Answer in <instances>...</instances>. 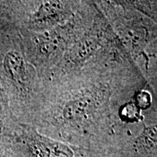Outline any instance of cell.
<instances>
[{"label": "cell", "instance_id": "1", "mask_svg": "<svg viewBox=\"0 0 157 157\" xmlns=\"http://www.w3.org/2000/svg\"><path fill=\"white\" fill-rule=\"evenodd\" d=\"M13 143L25 157H74V151L67 144L41 135L27 126H23L13 136Z\"/></svg>", "mask_w": 157, "mask_h": 157}, {"label": "cell", "instance_id": "2", "mask_svg": "<svg viewBox=\"0 0 157 157\" xmlns=\"http://www.w3.org/2000/svg\"><path fill=\"white\" fill-rule=\"evenodd\" d=\"M98 102L92 93H84L69 100L64 104L61 117L65 122L71 124H79L90 118L96 111Z\"/></svg>", "mask_w": 157, "mask_h": 157}, {"label": "cell", "instance_id": "3", "mask_svg": "<svg viewBox=\"0 0 157 157\" xmlns=\"http://www.w3.org/2000/svg\"><path fill=\"white\" fill-rule=\"evenodd\" d=\"M68 4L62 1L42 2L31 15L30 22L37 27L58 23L67 15Z\"/></svg>", "mask_w": 157, "mask_h": 157}, {"label": "cell", "instance_id": "4", "mask_svg": "<svg viewBox=\"0 0 157 157\" xmlns=\"http://www.w3.org/2000/svg\"><path fill=\"white\" fill-rule=\"evenodd\" d=\"M4 71L12 82L19 87H25L29 82L28 68L24 57L19 52L9 51L3 59Z\"/></svg>", "mask_w": 157, "mask_h": 157}, {"label": "cell", "instance_id": "5", "mask_svg": "<svg viewBox=\"0 0 157 157\" xmlns=\"http://www.w3.org/2000/svg\"><path fill=\"white\" fill-rule=\"evenodd\" d=\"M98 44L95 37L87 36L78 40L73 46L70 52L72 62L82 63L89 58L98 48Z\"/></svg>", "mask_w": 157, "mask_h": 157}, {"label": "cell", "instance_id": "6", "mask_svg": "<svg viewBox=\"0 0 157 157\" xmlns=\"http://www.w3.org/2000/svg\"><path fill=\"white\" fill-rule=\"evenodd\" d=\"M135 148L139 151H148L156 154V127L155 125L145 127L134 143Z\"/></svg>", "mask_w": 157, "mask_h": 157}, {"label": "cell", "instance_id": "7", "mask_svg": "<svg viewBox=\"0 0 157 157\" xmlns=\"http://www.w3.org/2000/svg\"><path fill=\"white\" fill-rule=\"evenodd\" d=\"M38 54L49 56L55 52L59 44V37L55 33L36 35L34 36Z\"/></svg>", "mask_w": 157, "mask_h": 157}, {"label": "cell", "instance_id": "8", "mask_svg": "<svg viewBox=\"0 0 157 157\" xmlns=\"http://www.w3.org/2000/svg\"><path fill=\"white\" fill-rule=\"evenodd\" d=\"M137 107L140 109H146L150 105L151 98L150 94L147 92L143 91L137 94L136 98Z\"/></svg>", "mask_w": 157, "mask_h": 157}, {"label": "cell", "instance_id": "9", "mask_svg": "<svg viewBox=\"0 0 157 157\" xmlns=\"http://www.w3.org/2000/svg\"><path fill=\"white\" fill-rule=\"evenodd\" d=\"M138 111H137V105L134 104H129L124 107L123 110V113H124V117L127 119H132L135 118H137L138 116Z\"/></svg>", "mask_w": 157, "mask_h": 157}, {"label": "cell", "instance_id": "10", "mask_svg": "<svg viewBox=\"0 0 157 157\" xmlns=\"http://www.w3.org/2000/svg\"><path fill=\"white\" fill-rule=\"evenodd\" d=\"M2 113V109L1 103H0V140L2 139V137L3 135H7V133L5 132V125H4V120H3V115Z\"/></svg>", "mask_w": 157, "mask_h": 157}]
</instances>
